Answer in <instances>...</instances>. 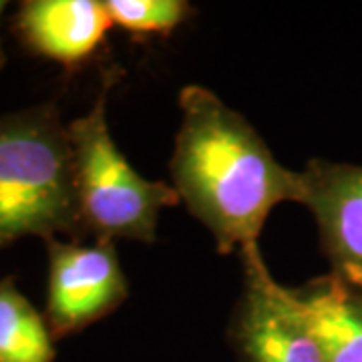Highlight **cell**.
<instances>
[{
    "label": "cell",
    "mask_w": 362,
    "mask_h": 362,
    "mask_svg": "<svg viewBox=\"0 0 362 362\" xmlns=\"http://www.w3.org/2000/svg\"><path fill=\"white\" fill-rule=\"evenodd\" d=\"M177 101L169 171L180 202L220 254L258 244L274 207L300 204V171L282 165L246 117L211 89L185 85Z\"/></svg>",
    "instance_id": "6da1fadb"
},
{
    "label": "cell",
    "mask_w": 362,
    "mask_h": 362,
    "mask_svg": "<svg viewBox=\"0 0 362 362\" xmlns=\"http://www.w3.org/2000/svg\"><path fill=\"white\" fill-rule=\"evenodd\" d=\"M59 233L85 235L73 147L57 105L0 117V247Z\"/></svg>",
    "instance_id": "7a4b0ae2"
},
{
    "label": "cell",
    "mask_w": 362,
    "mask_h": 362,
    "mask_svg": "<svg viewBox=\"0 0 362 362\" xmlns=\"http://www.w3.org/2000/svg\"><path fill=\"white\" fill-rule=\"evenodd\" d=\"M119 75L117 66L105 71L89 111L66 123L81 221L85 235H93V240L153 244L161 211L181 202L173 185L145 180L111 137L107 99Z\"/></svg>",
    "instance_id": "3957f363"
},
{
    "label": "cell",
    "mask_w": 362,
    "mask_h": 362,
    "mask_svg": "<svg viewBox=\"0 0 362 362\" xmlns=\"http://www.w3.org/2000/svg\"><path fill=\"white\" fill-rule=\"evenodd\" d=\"M240 256L242 292L228 324L238 362H324L290 288L276 282L258 244Z\"/></svg>",
    "instance_id": "277c9868"
},
{
    "label": "cell",
    "mask_w": 362,
    "mask_h": 362,
    "mask_svg": "<svg viewBox=\"0 0 362 362\" xmlns=\"http://www.w3.org/2000/svg\"><path fill=\"white\" fill-rule=\"evenodd\" d=\"M47 308L54 340L77 334L115 312L129 296V284L115 242L93 244L47 240Z\"/></svg>",
    "instance_id": "5b68a950"
},
{
    "label": "cell",
    "mask_w": 362,
    "mask_h": 362,
    "mask_svg": "<svg viewBox=\"0 0 362 362\" xmlns=\"http://www.w3.org/2000/svg\"><path fill=\"white\" fill-rule=\"evenodd\" d=\"M300 181V206L314 216L330 274L362 290V165L316 157Z\"/></svg>",
    "instance_id": "8992f818"
},
{
    "label": "cell",
    "mask_w": 362,
    "mask_h": 362,
    "mask_svg": "<svg viewBox=\"0 0 362 362\" xmlns=\"http://www.w3.org/2000/svg\"><path fill=\"white\" fill-rule=\"evenodd\" d=\"M13 25L28 51L75 69L99 51L113 21L105 0H26Z\"/></svg>",
    "instance_id": "52a82bcc"
},
{
    "label": "cell",
    "mask_w": 362,
    "mask_h": 362,
    "mask_svg": "<svg viewBox=\"0 0 362 362\" xmlns=\"http://www.w3.org/2000/svg\"><path fill=\"white\" fill-rule=\"evenodd\" d=\"M324 362H362V290L330 272L290 288Z\"/></svg>",
    "instance_id": "ba28073f"
},
{
    "label": "cell",
    "mask_w": 362,
    "mask_h": 362,
    "mask_svg": "<svg viewBox=\"0 0 362 362\" xmlns=\"http://www.w3.org/2000/svg\"><path fill=\"white\" fill-rule=\"evenodd\" d=\"M54 337L18 290L13 276L0 280V362H54Z\"/></svg>",
    "instance_id": "9c48e42d"
},
{
    "label": "cell",
    "mask_w": 362,
    "mask_h": 362,
    "mask_svg": "<svg viewBox=\"0 0 362 362\" xmlns=\"http://www.w3.org/2000/svg\"><path fill=\"white\" fill-rule=\"evenodd\" d=\"M113 26L133 37H169L192 14L187 0H105Z\"/></svg>",
    "instance_id": "30bf717a"
},
{
    "label": "cell",
    "mask_w": 362,
    "mask_h": 362,
    "mask_svg": "<svg viewBox=\"0 0 362 362\" xmlns=\"http://www.w3.org/2000/svg\"><path fill=\"white\" fill-rule=\"evenodd\" d=\"M4 6H6V2H0V14H2V11H4ZM4 51H2V42H0V69L4 66Z\"/></svg>",
    "instance_id": "8fae6325"
}]
</instances>
